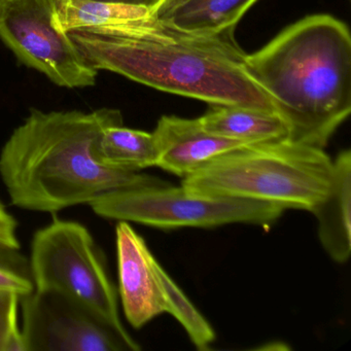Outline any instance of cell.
Segmentation results:
<instances>
[{"label": "cell", "mask_w": 351, "mask_h": 351, "mask_svg": "<svg viewBox=\"0 0 351 351\" xmlns=\"http://www.w3.org/2000/svg\"><path fill=\"white\" fill-rule=\"evenodd\" d=\"M123 123L119 110L93 112L32 110L0 153V176L12 203L20 208L55 213L89 204L118 189L166 182L96 161L94 147L106 127Z\"/></svg>", "instance_id": "1"}, {"label": "cell", "mask_w": 351, "mask_h": 351, "mask_svg": "<svg viewBox=\"0 0 351 351\" xmlns=\"http://www.w3.org/2000/svg\"><path fill=\"white\" fill-rule=\"evenodd\" d=\"M293 143L324 149L351 112V38L326 14L285 28L244 60Z\"/></svg>", "instance_id": "2"}, {"label": "cell", "mask_w": 351, "mask_h": 351, "mask_svg": "<svg viewBox=\"0 0 351 351\" xmlns=\"http://www.w3.org/2000/svg\"><path fill=\"white\" fill-rule=\"evenodd\" d=\"M67 34L96 71H114L160 91L213 106L275 112L268 96L246 71V54L236 40L188 32L165 40H147L93 28Z\"/></svg>", "instance_id": "3"}, {"label": "cell", "mask_w": 351, "mask_h": 351, "mask_svg": "<svg viewBox=\"0 0 351 351\" xmlns=\"http://www.w3.org/2000/svg\"><path fill=\"white\" fill-rule=\"evenodd\" d=\"M332 172V160L324 149L282 139L232 149L182 178V186L203 196L311 213L328 192Z\"/></svg>", "instance_id": "4"}, {"label": "cell", "mask_w": 351, "mask_h": 351, "mask_svg": "<svg viewBox=\"0 0 351 351\" xmlns=\"http://www.w3.org/2000/svg\"><path fill=\"white\" fill-rule=\"evenodd\" d=\"M29 262L34 289L65 295L133 339L121 322L106 258L87 228L55 219L34 234Z\"/></svg>", "instance_id": "5"}, {"label": "cell", "mask_w": 351, "mask_h": 351, "mask_svg": "<svg viewBox=\"0 0 351 351\" xmlns=\"http://www.w3.org/2000/svg\"><path fill=\"white\" fill-rule=\"evenodd\" d=\"M89 205L104 219L158 229L215 228L238 223L270 226L285 210L260 201L203 196L167 182L110 191Z\"/></svg>", "instance_id": "6"}, {"label": "cell", "mask_w": 351, "mask_h": 351, "mask_svg": "<svg viewBox=\"0 0 351 351\" xmlns=\"http://www.w3.org/2000/svg\"><path fill=\"white\" fill-rule=\"evenodd\" d=\"M0 38L24 64L56 85H95L97 71L55 21V0H0Z\"/></svg>", "instance_id": "7"}, {"label": "cell", "mask_w": 351, "mask_h": 351, "mask_svg": "<svg viewBox=\"0 0 351 351\" xmlns=\"http://www.w3.org/2000/svg\"><path fill=\"white\" fill-rule=\"evenodd\" d=\"M24 351H137L127 339L73 300L34 289L20 299Z\"/></svg>", "instance_id": "8"}, {"label": "cell", "mask_w": 351, "mask_h": 351, "mask_svg": "<svg viewBox=\"0 0 351 351\" xmlns=\"http://www.w3.org/2000/svg\"><path fill=\"white\" fill-rule=\"evenodd\" d=\"M116 236L123 309L131 326L141 328L165 312L163 289L158 275L160 264L128 221H119Z\"/></svg>", "instance_id": "9"}, {"label": "cell", "mask_w": 351, "mask_h": 351, "mask_svg": "<svg viewBox=\"0 0 351 351\" xmlns=\"http://www.w3.org/2000/svg\"><path fill=\"white\" fill-rule=\"evenodd\" d=\"M55 21L65 32L93 28L106 34L147 40H165L182 32L158 19L147 8L95 0H55Z\"/></svg>", "instance_id": "10"}, {"label": "cell", "mask_w": 351, "mask_h": 351, "mask_svg": "<svg viewBox=\"0 0 351 351\" xmlns=\"http://www.w3.org/2000/svg\"><path fill=\"white\" fill-rule=\"evenodd\" d=\"M153 136L157 149L156 166L182 178L219 156L248 145L207 132L199 118L163 116Z\"/></svg>", "instance_id": "11"}, {"label": "cell", "mask_w": 351, "mask_h": 351, "mask_svg": "<svg viewBox=\"0 0 351 351\" xmlns=\"http://www.w3.org/2000/svg\"><path fill=\"white\" fill-rule=\"evenodd\" d=\"M317 219L318 237L328 256L343 264L351 254V152L332 160V178L324 198L311 211Z\"/></svg>", "instance_id": "12"}, {"label": "cell", "mask_w": 351, "mask_h": 351, "mask_svg": "<svg viewBox=\"0 0 351 351\" xmlns=\"http://www.w3.org/2000/svg\"><path fill=\"white\" fill-rule=\"evenodd\" d=\"M258 0H184L158 19L188 34L234 38L236 25Z\"/></svg>", "instance_id": "13"}, {"label": "cell", "mask_w": 351, "mask_h": 351, "mask_svg": "<svg viewBox=\"0 0 351 351\" xmlns=\"http://www.w3.org/2000/svg\"><path fill=\"white\" fill-rule=\"evenodd\" d=\"M199 121L211 134L248 145L289 139L287 125L278 114L256 108L213 106Z\"/></svg>", "instance_id": "14"}, {"label": "cell", "mask_w": 351, "mask_h": 351, "mask_svg": "<svg viewBox=\"0 0 351 351\" xmlns=\"http://www.w3.org/2000/svg\"><path fill=\"white\" fill-rule=\"evenodd\" d=\"M96 161L108 167L139 172L157 163L153 133L110 125L100 133L94 147Z\"/></svg>", "instance_id": "15"}, {"label": "cell", "mask_w": 351, "mask_h": 351, "mask_svg": "<svg viewBox=\"0 0 351 351\" xmlns=\"http://www.w3.org/2000/svg\"><path fill=\"white\" fill-rule=\"evenodd\" d=\"M158 275L163 289L165 312L171 314L184 326L197 349H209L215 340L213 326L161 266L158 268Z\"/></svg>", "instance_id": "16"}, {"label": "cell", "mask_w": 351, "mask_h": 351, "mask_svg": "<svg viewBox=\"0 0 351 351\" xmlns=\"http://www.w3.org/2000/svg\"><path fill=\"white\" fill-rule=\"evenodd\" d=\"M30 262L16 248L0 246V291L20 298L34 291Z\"/></svg>", "instance_id": "17"}, {"label": "cell", "mask_w": 351, "mask_h": 351, "mask_svg": "<svg viewBox=\"0 0 351 351\" xmlns=\"http://www.w3.org/2000/svg\"><path fill=\"white\" fill-rule=\"evenodd\" d=\"M21 298L11 291H0V351H24L18 308Z\"/></svg>", "instance_id": "18"}, {"label": "cell", "mask_w": 351, "mask_h": 351, "mask_svg": "<svg viewBox=\"0 0 351 351\" xmlns=\"http://www.w3.org/2000/svg\"><path fill=\"white\" fill-rule=\"evenodd\" d=\"M0 246L20 250L17 237V221L0 203Z\"/></svg>", "instance_id": "19"}, {"label": "cell", "mask_w": 351, "mask_h": 351, "mask_svg": "<svg viewBox=\"0 0 351 351\" xmlns=\"http://www.w3.org/2000/svg\"><path fill=\"white\" fill-rule=\"evenodd\" d=\"M102 3H118V5H134V7L147 8L155 14L156 10L161 5L163 0H95Z\"/></svg>", "instance_id": "20"}, {"label": "cell", "mask_w": 351, "mask_h": 351, "mask_svg": "<svg viewBox=\"0 0 351 351\" xmlns=\"http://www.w3.org/2000/svg\"><path fill=\"white\" fill-rule=\"evenodd\" d=\"M182 1H184V0H163V3H161V5L156 10L155 15L157 16V18L162 17V16L171 11L174 7L180 5Z\"/></svg>", "instance_id": "21"}]
</instances>
